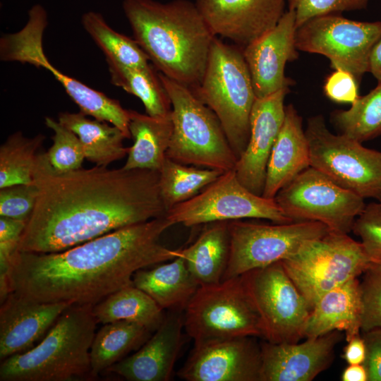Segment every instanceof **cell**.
Here are the masks:
<instances>
[{
	"instance_id": "cell-1",
	"label": "cell",
	"mask_w": 381,
	"mask_h": 381,
	"mask_svg": "<svg viewBox=\"0 0 381 381\" xmlns=\"http://www.w3.org/2000/svg\"><path fill=\"white\" fill-rule=\"evenodd\" d=\"M159 171L95 166L57 172L40 152L38 189L19 251L61 252L119 229L166 215Z\"/></svg>"
},
{
	"instance_id": "cell-2",
	"label": "cell",
	"mask_w": 381,
	"mask_h": 381,
	"mask_svg": "<svg viewBox=\"0 0 381 381\" xmlns=\"http://www.w3.org/2000/svg\"><path fill=\"white\" fill-rule=\"evenodd\" d=\"M172 222L166 215L127 226L69 249L18 251L8 276L10 293L45 303L95 306L133 285L140 270L176 257L159 240Z\"/></svg>"
},
{
	"instance_id": "cell-3",
	"label": "cell",
	"mask_w": 381,
	"mask_h": 381,
	"mask_svg": "<svg viewBox=\"0 0 381 381\" xmlns=\"http://www.w3.org/2000/svg\"><path fill=\"white\" fill-rule=\"evenodd\" d=\"M134 40L159 73L195 90L203 77L216 37L195 3L123 0Z\"/></svg>"
},
{
	"instance_id": "cell-4",
	"label": "cell",
	"mask_w": 381,
	"mask_h": 381,
	"mask_svg": "<svg viewBox=\"0 0 381 381\" xmlns=\"http://www.w3.org/2000/svg\"><path fill=\"white\" fill-rule=\"evenodd\" d=\"M92 308L70 306L35 346L1 361L0 380H93L90 348L97 323Z\"/></svg>"
},
{
	"instance_id": "cell-5",
	"label": "cell",
	"mask_w": 381,
	"mask_h": 381,
	"mask_svg": "<svg viewBox=\"0 0 381 381\" xmlns=\"http://www.w3.org/2000/svg\"><path fill=\"white\" fill-rule=\"evenodd\" d=\"M193 92L217 116L238 159L248 143L250 114L256 99L243 49L216 37L202 80Z\"/></svg>"
},
{
	"instance_id": "cell-6",
	"label": "cell",
	"mask_w": 381,
	"mask_h": 381,
	"mask_svg": "<svg viewBox=\"0 0 381 381\" xmlns=\"http://www.w3.org/2000/svg\"><path fill=\"white\" fill-rule=\"evenodd\" d=\"M158 75L171 104L173 133L167 157L187 165L234 170L238 159L215 114L190 88Z\"/></svg>"
},
{
	"instance_id": "cell-7",
	"label": "cell",
	"mask_w": 381,
	"mask_h": 381,
	"mask_svg": "<svg viewBox=\"0 0 381 381\" xmlns=\"http://www.w3.org/2000/svg\"><path fill=\"white\" fill-rule=\"evenodd\" d=\"M184 312L183 326L194 344L264 337L260 315L241 275L200 286Z\"/></svg>"
},
{
	"instance_id": "cell-8",
	"label": "cell",
	"mask_w": 381,
	"mask_h": 381,
	"mask_svg": "<svg viewBox=\"0 0 381 381\" xmlns=\"http://www.w3.org/2000/svg\"><path fill=\"white\" fill-rule=\"evenodd\" d=\"M48 25L45 8L40 4L28 11V19L19 31L3 35L0 38V59L17 61L43 68L63 86L80 112L95 119L110 123L131 138L129 110L116 99L107 97L56 68L47 57L43 48V34Z\"/></svg>"
},
{
	"instance_id": "cell-9",
	"label": "cell",
	"mask_w": 381,
	"mask_h": 381,
	"mask_svg": "<svg viewBox=\"0 0 381 381\" xmlns=\"http://www.w3.org/2000/svg\"><path fill=\"white\" fill-rule=\"evenodd\" d=\"M311 309L327 292L363 274L372 263L361 242L329 231L282 261Z\"/></svg>"
},
{
	"instance_id": "cell-10",
	"label": "cell",
	"mask_w": 381,
	"mask_h": 381,
	"mask_svg": "<svg viewBox=\"0 0 381 381\" xmlns=\"http://www.w3.org/2000/svg\"><path fill=\"white\" fill-rule=\"evenodd\" d=\"M305 133L310 167L364 199L380 198L381 152L346 135L333 134L322 115L308 119Z\"/></svg>"
},
{
	"instance_id": "cell-11",
	"label": "cell",
	"mask_w": 381,
	"mask_h": 381,
	"mask_svg": "<svg viewBox=\"0 0 381 381\" xmlns=\"http://www.w3.org/2000/svg\"><path fill=\"white\" fill-rule=\"evenodd\" d=\"M230 250L223 279L282 261L307 241L322 237L330 230L315 221L261 224L229 222Z\"/></svg>"
},
{
	"instance_id": "cell-12",
	"label": "cell",
	"mask_w": 381,
	"mask_h": 381,
	"mask_svg": "<svg viewBox=\"0 0 381 381\" xmlns=\"http://www.w3.org/2000/svg\"><path fill=\"white\" fill-rule=\"evenodd\" d=\"M260 315L265 341L297 343L304 338L311 308L282 261L241 275Z\"/></svg>"
},
{
	"instance_id": "cell-13",
	"label": "cell",
	"mask_w": 381,
	"mask_h": 381,
	"mask_svg": "<svg viewBox=\"0 0 381 381\" xmlns=\"http://www.w3.org/2000/svg\"><path fill=\"white\" fill-rule=\"evenodd\" d=\"M381 37V21L362 22L335 13L314 17L297 28L298 50L326 56L334 70L351 73L359 83Z\"/></svg>"
},
{
	"instance_id": "cell-14",
	"label": "cell",
	"mask_w": 381,
	"mask_h": 381,
	"mask_svg": "<svg viewBox=\"0 0 381 381\" xmlns=\"http://www.w3.org/2000/svg\"><path fill=\"white\" fill-rule=\"evenodd\" d=\"M274 200L293 222L315 221L349 234L365 207L364 198L309 167L282 188Z\"/></svg>"
},
{
	"instance_id": "cell-15",
	"label": "cell",
	"mask_w": 381,
	"mask_h": 381,
	"mask_svg": "<svg viewBox=\"0 0 381 381\" xmlns=\"http://www.w3.org/2000/svg\"><path fill=\"white\" fill-rule=\"evenodd\" d=\"M166 217L174 225L186 226L246 218L293 222L274 199L258 195L245 187L234 169L223 172L195 196L169 210Z\"/></svg>"
},
{
	"instance_id": "cell-16",
	"label": "cell",
	"mask_w": 381,
	"mask_h": 381,
	"mask_svg": "<svg viewBox=\"0 0 381 381\" xmlns=\"http://www.w3.org/2000/svg\"><path fill=\"white\" fill-rule=\"evenodd\" d=\"M261 347L253 337L194 344L178 376L186 381H260Z\"/></svg>"
},
{
	"instance_id": "cell-17",
	"label": "cell",
	"mask_w": 381,
	"mask_h": 381,
	"mask_svg": "<svg viewBox=\"0 0 381 381\" xmlns=\"http://www.w3.org/2000/svg\"><path fill=\"white\" fill-rule=\"evenodd\" d=\"M286 0H196L207 26L217 36L244 48L272 29Z\"/></svg>"
},
{
	"instance_id": "cell-18",
	"label": "cell",
	"mask_w": 381,
	"mask_h": 381,
	"mask_svg": "<svg viewBox=\"0 0 381 381\" xmlns=\"http://www.w3.org/2000/svg\"><path fill=\"white\" fill-rule=\"evenodd\" d=\"M296 29L295 11L288 9L272 29L243 48L256 98L293 84L284 70L287 62L298 58Z\"/></svg>"
},
{
	"instance_id": "cell-19",
	"label": "cell",
	"mask_w": 381,
	"mask_h": 381,
	"mask_svg": "<svg viewBox=\"0 0 381 381\" xmlns=\"http://www.w3.org/2000/svg\"><path fill=\"white\" fill-rule=\"evenodd\" d=\"M289 87L256 98L250 119V136L234 171L249 190L262 195L269 158L285 117L284 99Z\"/></svg>"
},
{
	"instance_id": "cell-20",
	"label": "cell",
	"mask_w": 381,
	"mask_h": 381,
	"mask_svg": "<svg viewBox=\"0 0 381 381\" xmlns=\"http://www.w3.org/2000/svg\"><path fill=\"white\" fill-rule=\"evenodd\" d=\"M339 330L306 338L302 343H272L261 347L260 381H311L332 364Z\"/></svg>"
},
{
	"instance_id": "cell-21",
	"label": "cell",
	"mask_w": 381,
	"mask_h": 381,
	"mask_svg": "<svg viewBox=\"0 0 381 381\" xmlns=\"http://www.w3.org/2000/svg\"><path fill=\"white\" fill-rule=\"evenodd\" d=\"M70 306L66 302H40L11 292L1 302V361L35 346Z\"/></svg>"
},
{
	"instance_id": "cell-22",
	"label": "cell",
	"mask_w": 381,
	"mask_h": 381,
	"mask_svg": "<svg viewBox=\"0 0 381 381\" xmlns=\"http://www.w3.org/2000/svg\"><path fill=\"white\" fill-rule=\"evenodd\" d=\"M183 318L180 311L165 316L160 326L131 356L106 371L130 381H168L183 344Z\"/></svg>"
},
{
	"instance_id": "cell-23",
	"label": "cell",
	"mask_w": 381,
	"mask_h": 381,
	"mask_svg": "<svg viewBox=\"0 0 381 381\" xmlns=\"http://www.w3.org/2000/svg\"><path fill=\"white\" fill-rule=\"evenodd\" d=\"M310 167L308 140L302 118L291 104L273 145L266 172L262 196L274 199L277 193Z\"/></svg>"
},
{
	"instance_id": "cell-24",
	"label": "cell",
	"mask_w": 381,
	"mask_h": 381,
	"mask_svg": "<svg viewBox=\"0 0 381 381\" xmlns=\"http://www.w3.org/2000/svg\"><path fill=\"white\" fill-rule=\"evenodd\" d=\"M363 305L360 281L352 279L324 294L311 310L304 338L344 331L346 341L360 334Z\"/></svg>"
},
{
	"instance_id": "cell-25",
	"label": "cell",
	"mask_w": 381,
	"mask_h": 381,
	"mask_svg": "<svg viewBox=\"0 0 381 381\" xmlns=\"http://www.w3.org/2000/svg\"><path fill=\"white\" fill-rule=\"evenodd\" d=\"M196 241L186 248L175 250L200 286L221 282L230 250L229 221L206 224Z\"/></svg>"
},
{
	"instance_id": "cell-26",
	"label": "cell",
	"mask_w": 381,
	"mask_h": 381,
	"mask_svg": "<svg viewBox=\"0 0 381 381\" xmlns=\"http://www.w3.org/2000/svg\"><path fill=\"white\" fill-rule=\"evenodd\" d=\"M133 284L163 310L174 311L184 310L200 286L181 257L151 270H138L133 277Z\"/></svg>"
},
{
	"instance_id": "cell-27",
	"label": "cell",
	"mask_w": 381,
	"mask_h": 381,
	"mask_svg": "<svg viewBox=\"0 0 381 381\" xmlns=\"http://www.w3.org/2000/svg\"><path fill=\"white\" fill-rule=\"evenodd\" d=\"M129 131L133 144L128 147L126 169L159 171L167 158L172 133L171 114L154 117L129 110Z\"/></svg>"
},
{
	"instance_id": "cell-28",
	"label": "cell",
	"mask_w": 381,
	"mask_h": 381,
	"mask_svg": "<svg viewBox=\"0 0 381 381\" xmlns=\"http://www.w3.org/2000/svg\"><path fill=\"white\" fill-rule=\"evenodd\" d=\"M58 121L73 131L80 139L85 159L95 166L107 167L127 155L128 147L123 145L126 138L117 127L95 119L91 120L82 112H61Z\"/></svg>"
},
{
	"instance_id": "cell-29",
	"label": "cell",
	"mask_w": 381,
	"mask_h": 381,
	"mask_svg": "<svg viewBox=\"0 0 381 381\" xmlns=\"http://www.w3.org/2000/svg\"><path fill=\"white\" fill-rule=\"evenodd\" d=\"M92 313L97 324L127 320L138 323L152 332L165 317L155 300L133 284L107 296L93 306Z\"/></svg>"
},
{
	"instance_id": "cell-30",
	"label": "cell",
	"mask_w": 381,
	"mask_h": 381,
	"mask_svg": "<svg viewBox=\"0 0 381 381\" xmlns=\"http://www.w3.org/2000/svg\"><path fill=\"white\" fill-rule=\"evenodd\" d=\"M151 332L144 326L127 320L104 324L95 333L90 348L92 378L132 351L138 350L149 339Z\"/></svg>"
},
{
	"instance_id": "cell-31",
	"label": "cell",
	"mask_w": 381,
	"mask_h": 381,
	"mask_svg": "<svg viewBox=\"0 0 381 381\" xmlns=\"http://www.w3.org/2000/svg\"><path fill=\"white\" fill-rule=\"evenodd\" d=\"M106 61L111 83L139 98L147 114L164 117L171 114V101L154 66L133 68Z\"/></svg>"
},
{
	"instance_id": "cell-32",
	"label": "cell",
	"mask_w": 381,
	"mask_h": 381,
	"mask_svg": "<svg viewBox=\"0 0 381 381\" xmlns=\"http://www.w3.org/2000/svg\"><path fill=\"white\" fill-rule=\"evenodd\" d=\"M223 171L184 164L167 157L159 171V187L167 212L188 200L215 181Z\"/></svg>"
},
{
	"instance_id": "cell-33",
	"label": "cell",
	"mask_w": 381,
	"mask_h": 381,
	"mask_svg": "<svg viewBox=\"0 0 381 381\" xmlns=\"http://www.w3.org/2000/svg\"><path fill=\"white\" fill-rule=\"evenodd\" d=\"M81 23L85 30L105 55L106 61L133 68L150 66L148 56L136 41L113 30L99 13H85Z\"/></svg>"
},
{
	"instance_id": "cell-34",
	"label": "cell",
	"mask_w": 381,
	"mask_h": 381,
	"mask_svg": "<svg viewBox=\"0 0 381 381\" xmlns=\"http://www.w3.org/2000/svg\"><path fill=\"white\" fill-rule=\"evenodd\" d=\"M44 139L42 134L27 138L20 131L7 138L0 147V188L33 183L37 151Z\"/></svg>"
},
{
	"instance_id": "cell-35",
	"label": "cell",
	"mask_w": 381,
	"mask_h": 381,
	"mask_svg": "<svg viewBox=\"0 0 381 381\" xmlns=\"http://www.w3.org/2000/svg\"><path fill=\"white\" fill-rule=\"evenodd\" d=\"M331 119L340 133L361 143L381 135V83L349 109L334 111Z\"/></svg>"
},
{
	"instance_id": "cell-36",
	"label": "cell",
	"mask_w": 381,
	"mask_h": 381,
	"mask_svg": "<svg viewBox=\"0 0 381 381\" xmlns=\"http://www.w3.org/2000/svg\"><path fill=\"white\" fill-rule=\"evenodd\" d=\"M45 124L53 132V143L45 152L52 167L57 172H68L82 168L85 159L78 137L59 121L45 117Z\"/></svg>"
},
{
	"instance_id": "cell-37",
	"label": "cell",
	"mask_w": 381,
	"mask_h": 381,
	"mask_svg": "<svg viewBox=\"0 0 381 381\" xmlns=\"http://www.w3.org/2000/svg\"><path fill=\"white\" fill-rule=\"evenodd\" d=\"M363 305L361 332L381 327V260L372 262L360 282Z\"/></svg>"
},
{
	"instance_id": "cell-38",
	"label": "cell",
	"mask_w": 381,
	"mask_h": 381,
	"mask_svg": "<svg viewBox=\"0 0 381 381\" xmlns=\"http://www.w3.org/2000/svg\"><path fill=\"white\" fill-rule=\"evenodd\" d=\"M28 221L0 217V301L10 294L8 276Z\"/></svg>"
},
{
	"instance_id": "cell-39",
	"label": "cell",
	"mask_w": 381,
	"mask_h": 381,
	"mask_svg": "<svg viewBox=\"0 0 381 381\" xmlns=\"http://www.w3.org/2000/svg\"><path fill=\"white\" fill-rule=\"evenodd\" d=\"M352 231L372 262L381 260V204L370 202L356 219Z\"/></svg>"
},
{
	"instance_id": "cell-40",
	"label": "cell",
	"mask_w": 381,
	"mask_h": 381,
	"mask_svg": "<svg viewBox=\"0 0 381 381\" xmlns=\"http://www.w3.org/2000/svg\"><path fill=\"white\" fill-rule=\"evenodd\" d=\"M37 195L38 189L34 183L0 188V217L28 221Z\"/></svg>"
},
{
	"instance_id": "cell-41",
	"label": "cell",
	"mask_w": 381,
	"mask_h": 381,
	"mask_svg": "<svg viewBox=\"0 0 381 381\" xmlns=\"http://www.w3.org/2000/svg\"><path fill=\"white\" fill-rule=\"evenodd\" d=\"M370 0H286L296 13V28L314 17L365 8Z\"/></svg>"
},
{
	"instance_id": "cell-42",
	"label": "cell",
	"mask_w": 381,
	"mask_h": 381,
	"mask_svg": "<svg viewBox=\"0 0 381 381\" xmlns=\"http://www.w3.org/2000/svg\"><path fill=\"white\" fill-rule=\"evenodd\" d=\"M358 83L349 72L335 70L324 84V92L327 98L339 103H353L358 98Z\"/></svg>"
},
{
	"instance_id": "cell-43",
	"label": "cell",
	"mask_w": 381,
	"mask_h": 381,
	"mask_svg": "<svg viewBox=\"0 0 381 381\" xmlns=\"http://www.w3.org/2000/svg\"><path fill=\"white\" fill-rule=\"evenodd\" d=\"M366 349L363 362L368 381H381V327L362 332Z\"/></svg>"
},
{
	"instance_id": "cell-44",
	"label": "cell",
	"mask_w": 381,
	"mask_h": 381,
	"mask_svg": "<svg viewBox=\"0 0 381 381\" xmlns=\"http://www.w3.org/2000/svg\"><path fill=\"white\" fill-rule=\"evenodd\" d=\"M347 342L343 349V358L349 365L363 364L365 358L366 349L362 336L356 335Z\"/></svg>"
},
{
	"instance_id": "cell-45",
	"label": "cell",
	"mask_w": 381,
	"mask_h": 381,
	"mask_svg": "<svg viewBox=\"0 0 381 381\" xmlns=\"http://www.w3.org/2000/svg\"><path fill=\"white\" fill-rule=\"evenodd\" d=\"M342 381H368L367 370L363 364H350L343 371Z\"/></svg>"
},
{
	"instance_id": "cell-46",
	"label": "cell",
	"mask_w": 381,
	"mask_h": 381,
	"mask_svg": "<svg viewBox=\"0 0 381 381\" xmlns=\"http://www.w3.org/2000/svg\"><path fill=\"white\" fill-rule=\"evenodd\" d=\"M369 72L381 83V37L373 48L370 58Z\"/></svg>"
},
{
	"instance_id": "cell-47",
	"label": "cell",
	"mask_w": 381,
	"mask_h": 381,
	"mask_svg": "<svg viewBox=\"0 0 381 381\" xmlns=\"http://www.w3.org/2000/svg\"><path fill=\"white\" fill-rule=\"evenodd\" d=\"M379 201H380V203L381 204V197H380V198L379 199Z\"/></svg>"
}]
</instances>
